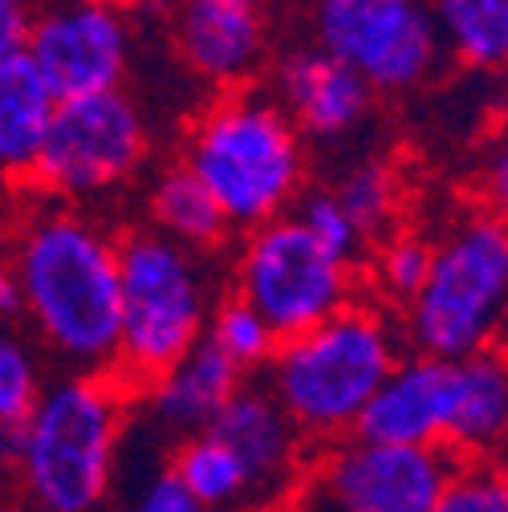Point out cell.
Returning <instances> with one entry per match:
<instances>
[{"mask_svg":"<svg viewBox=\"0 0 508 512\" xmlns=\"http://www.w3.org/2000/svg\"><path fill=\"white\" fill-rule=\"evenodd\" d=\"M439 447L456 464H496L508 456V346L452 362V399Z\"/></svg>","mask_w":508,"mask_h":512,"instance_id":"obj_15","label":"cell"},{"mask_svg":"<svg viewBox=\"0 0 508 512\" xmlns=\"http://www.w3.org/2000/svg\"><path fill=\"white\" fill-rule=\"evenodd\" d=\"M0 512H45V508H33V504H25V500L9 496V500H0Z\"/></svg>","mask_w":508,"mask_h":512,"instance_id":"obj_33","label":"cell"},{"mask_svg":"<svg viewBox=\"0 0 508 512\" xmlns=\"http://www.w3.org/2000/svg\"><path fill=\"white\" fill-rule=\"evenodd\" d=\"M313 45L350 66L370 94H411L443 66L431 0H313Z\"/></svg>","mask_w":508,"mask_h":512,"instance_id":"obj_10","label":"cell"},{"mask_svg":"<svg viewBox=\"0 0 508 512\" xmlns=\"http://www.w3.org/2000/svg\"><path fill=\"white\" fill-rule=\"evenodd\" d=\"M443 57L476 74H496L508 53V0H431Z\"/></svg>","mask_w":508,"mask_h":512,"instance_id":"obj_21","label":"cell"},{"mask_svg":"<svg viewBox=\"0 0 508 512\" xmlns=\"http://www.w3.org/2000/svg\"><path fill=\"white\" fill-rule=\"evenodd\" d=\"M289 216H293L317 244H322L326 252H334L338 261L362 269V256L370 252V244L358 236V228L350 224V216L338 208V200H334L330 187H305L301 200L293 204Z\"/></svg>","mask_w":508,"mask_h":512,"instance_id":"obj_26","label":"cell"},{"mask_svg":"<svg viewBox=\"0 0 508 512\" xmlns=\"http://www.w3.org/2000/svg\"><path fill=\"white\" fill-rule=\"evenodd\" d=\"M358 289V265L326 252L293 216L240 232L228 269V293L257 309L277 342L322 326L326 317L358 301Z\"/></svg>","mask_w":508,"mask_h":512,"instance_id":"obj_7","label":"cell"},{"mask_svg":"<svg viewBox=\"0 0 508 512\" xmlns=\"http://www.w3.org/2000/svg\"><path fill=\"white\" fill-rule=\"evenodd\" d=\"M456 460L443 447L338 439L313 447L285 508L293 512H427Z\"/></svg>","mask_w":508,"mask_h":512,"instance_id":"obj_9","label":"cell"},{"mask_svg":"<svg viewBox=\"0 0 508 512\" xmlns=\"http://www.w3.org/2000/svg\"><path fill=\"white\" fill-rule=\"evenodd\" d=\"M411 354L460 362L500 346L508 330V220L484 204L431 240V269L399 313Z\"/></svg>","mask_w":508,"mask_h":512,"instance_id":"obj_6","label":"cell"},{"mask_svg":"<svg viewBox=\"0 0 508 512\" xmlns=\"http://www.w3.org/2000/svg\"><path fill=\"white\" fill-rule=\"evenodd\" d=\"M70 5H94V9H114L122 17H135L151 5H163V0H70Z\"/></svg>","mask_w":508,"mask_h":512,"instance_id":"obj_32","label":"cell"},{"mask_svg":"<svg viewBox=\"0 0 508 512\" xmlns=\"http://www.w3.org/2000/svg\"><path fill=\"white\" fill-rule=\"evenodd\" d=\"M407 354L399 313L358 297L322 326L285 338L261 387L309 447H330L354 435L358 415Z\"/></svg>","mask_w":508,"mask_h":512,"instance_id":"obj_2","label":"cell"},{"mask_svg":"<svg viewBox=\"0 0 508 512\" xmlns=\"http://www.w3.org/2000/svg\"><path fill=\"white\" fill-rule=\"evenodd\" d=\"M118 297L122 334L114 378L139 399L163 370L204 342L224 293L216 289L212 256L187 252L151 228H131L118 236Z\"/></svg>","mask_w":508,"mask_h":512,"instance_id":"obj_5","label":"cell"},{"mask_svg":"<svg viewBox=\"0 0 508 512\" xmlns=\"http://www.w3.org/2000/svg\"><path fill=\"white\" fill-rule=\"evenodd\" d=\"M151 159V122L131 90L57 102L29 183L49 200L82 204L135 179Z\"/></svg>","mask_w":508,"mask_h":512,"instance_id":"obj_8","label":"cell"},{"mask_svg":"<svg viewBox=\"0 0 508 512\" xmlns=\"http://www.w3.org/2000/svg\"><path fill=\"white\" fill-rule=\"evenodd\" d=\"M427 512H508L496 464H456Z\"/></svg>","mask_w":508,"mask_h":512,"instance_id":"obj_27","label":"cell"},{"mask_svg":"<svg viewBox=\"0 0 508 512\" xmlns=\"http://www.w3.org/2000/svg\"><path fill=\"white\" fill-rule=\"evenodd\" d=\"M167 37L200 86L244 90L273 53L269 0H167Z\"/></svg>","mask_w":508,"mask_h":512,"instance_id":"obj_12","label":"cell"},{"mask_svg":"<svg viewBox=\"0 0 508 512\" xmlns=\"http://www.w3.org/2000/svg\"><path fill=\"white\" fill-rule=\"evenodd\" d=\"M330 191H334L338 208L350 216V224L358 228V236L370 248L395 232L399 212H403V183H399V171L387 159L354 163Z\"/></svg>","mask_w":508,"mask_h":512,"instance_id":"obj_22","label":"cell"},{"mask_svg":"<svg viewBox=\"0 0 508 512\" xmlns=\"http://www.w3.org/2000/svg\"><path fill=\"white\" fill-rule=\"evenodd\" d=\"M167 472L196 496L204 512H269L240 456L212 431L175 439L167 452Z\"/></svg>","mask_w":508,"mask_h":512,"instance_id":"obj_20","label":"cell"},{"mask_svg":"<svg viewBox=\"0 0 508 512\" xmlns=\"http://www.w3.org/2000/svg\"><path fill=\"white\" fill-rule=\"evenodd\" d=\"M25 57L57 102L126 90L135 66V25L114 9L49 0L33 13Z\"/></svg>","mask_w":508,"mask_h":512,"instance_id":"obj_11","label":"cell"},{"mask_svg":"<svg viewBox=\"0 0 508 512\" xmlns=\"http://www.w3.org/2000/svg\"><path fill=\"white\" fill-rule=\"evenodd\" d=\"M135 395L114 374H57L21 431L9 476L17 500L45 512H102L114 492Z\"/></svg>","mask_w":508,"mask_h":512,"instance_id":"obj_3","label":"cell"},{"mask_svg":"<svg viewBox=\"0 0 508 512\" xmlns=\"http://www.w3.org/2000/svg\"><path fill=\"white\" fill-rule=\"evenodd\" d=\"M448 399H452V362L407 354L358 415L354 435L370 443L439 447L443 423H448Z\"/></svg>","mask_w":508,"mask_h":512,"instance_id":"obj_16","label":"cell"},{"mask_svg":"<svg viewBox=\"0 0 508 512\" xmlns=\"http://www.w3.org/2000/svg\"><path fill=\"white\" fill-rule=\"evenodd\" d=\"M5 265L21 285V317L41 350L70 374H114L118 236L82 204L45 200L17 220Z\"/></svg>","mask_w":508,"mask_h":512,"instance_id":"obj_1","label":"cell"},{"mask_svg":"<svg viewBox=\"0 0 508 512\" xmlns=\"http://www.w3.org/2000/svg\"><path fill=\"white\" fill-rule=\"evenodd\" d=\"M244 382L248 378L204 338L192 354H183L171 370H163L135 403L147 407L155 427H163L175 439H187L196 431H208Z\"/></svg>","mask_w":508,"mask_h":512,"instance_id":"obj_17","label":"cell"},{"mask_svg":"<svg viewBox=\"0 0 508 512\" xmlns=\"http://www.w3.org/2000/svg\"><path fill=\"white\" fill-rule=\"evenodd\" d=\"M45 366L33 338L0 326V431H21L45 391Z\"/></svg>","mask_w":508,"mask_h":512,"instance_id":"obj_25","label":"cell"},{"mask_svg":"<svg viewBox=\"0 0 508 512\" xmlns=\"http://www.w3.org/2000/svg\"><path fill=\"white\" fill-rule=\"evenodd\" d=\"M131 512H204V508L196 504V496L187 492V488L167 472V464H163V468L143 484V492L135 496Z\"/></svg>","mask_w":508,"mask_h":512,"instance_id":"obj_29","label":"cell"},{"mask_svg":"<svg viewBox=\"0 0 508 512\" xmlns=\"http://www.w3.org/2000/svg\"><path fill=\"white\" fill-rule=\"evenodd\" d=\"M269 94L293 122V131L305 143L322 147H338L350 135H358L374 110L370 86L313 41L289 45L273 61Z\"/></svg>","mask_w":508,"mask_h":512,"instance_id":"obj_13","label":"cell"},{"mask_svg":"<svg viewBox=\"0 0 508 512\" xmlns=\"http://www.w3.org/2000/svg\"><path fill=\"white\" fill-rule=\"evenodd\" d=\"M496 78H500V86H504V94H508V53H504L500 66H496Z\"/></svg>","mask_w":508,"mask_h":512,"instance_id":"obj_35","label":"cell"},{"mask_svg":"<svg viewBox=\"0 0 508 512\" xmlns=\"http://www.w3.org/2000/svg\"><path fill=\"white\" fill-rule=\"evenodd\" d=\"M480 204L508 220V118L492 131L480 163Z\"/></svg>","mask_w":508,"mask_h":512,"instance_id":"obj_28","label":"cell"},{"mask_svg":"<svg viewBox=\"0 0 508 512\" xmlns=\"http://www.w3.org/2000/svg\"><path fill=\"white\" fill-rule=\"evenodd\" d=\"M496 472H500V488H504V500H508V456L496 460Z\"/></svg>","mask_w":508,"mask_h":512,"instance_id":"obj_34","label":"cell"},{"mask_svg":"<svg viewBox=\"0 0 508 512\" xmlns=\"http://www.w3.org/2000/svg\"><path fill=\"white\" fill-rule=\"evenodd\" d=\"M53 110L57 98L25 49L0 57V179L5 183H29Z\"/></svg>","mask_w":508,"mask_h":512,"instance_id":"obj_18","label":"cell"},{"mask_svg":"<svg viewBox=\"0 0 508 512\" xmlns=\"http://www.w3.org/2000/svg\"><path fill=\"white\" fill-rule=\"evenodd\" d=\"M0 261H5V244H0Z\"/></svg>","mask_w":508,"mask_h":512,"instance_id":"obj_37","label":"cell"},{"mask_svg":"<svg viewBox=\"0 0 508 512\" xmlns=\"http://www.w3.org/2000/svg\"><path fill=\"white\" fill-rule=\"evenodd\" d=\"M9 496H13V492H9V484H5V480H0V500H9Z\"/></svg>","mask_w":508,"mask_h":512,"instance_id":"obj_36","label":"cell"},{"mask_svg":"<svg viewBox=\"0 0 508 512\" xmlns=\"http://www.w3.org/2000/svg\"><path fill=\"white\" fill-rule=\"evenodd\" d=\"M427 269H431V240L411 228H395L391 236H383L370 248L374 301L391 313H403L423 289Z\"/></svg>","mask_w":508,"mask_h":512,"instance_id":"obj_23","label":"cell"},{"mask_svg":"<svg viewBox=\"0 0 508 512\" xmlns=\"http://www.w3.org/2000/svg\"><path fill=\"white\" fill-rule=\"evenodd\" d=\"M273 512H293V508H273Z\"/></svg>","mask_w":508,"mask_h":512,"instance_id":"obj_38","label":"cell"},{"mask_svg":"<svg viewBox=\"0 0 508 512\" xmlns=\"http://www.w3.org/2000/svg\"><path fill=\"white\" fill-rule=\"evenodd\" d=\"M208 431L240 456L269 512L289 504L313 447L301 439V431L289 423V415L277 407V399L261 382H244L212 419Z\"/></svg>","mask_w":508,"mask_h":512,"instance_id":"obj_14","label":"cell"},{"mask_svg":"<svg viewBox=\"0 0 508 512\" xmlns=\"http://www.w3.org/2000/svg\"><path fill=\"white\" fill-rule=\"evenodd\" d=\"M33 13H37V0H0V57L25 49Z\"/></svg>","mask_w":508,"mask_h":512,"instance_id":"obj_30","label":"cell"},{"mask_svg":"<svg viewBox=\"0 0 508 512\" xmlns=\"http://www.w3.org/2000/svg\"><path fill=\"white\" fill-rule=\"evenodd\" d=\"M21 322V285L9 273V265L0 261V326Z\"/></svg>","mask_w":508,"mask_h":512,"instance_id":"obj_31","label":"cell"},{"mask_svg":"<svg viewBox=\"0 0 508 512\" xmlns=\"http://www.w3.org/2000/svg\"><path fill=\"white\" fill-rule=\"evenodd\" d=\"M204 338H208L248 382H252V374H265V366L273 362V354H277V346H281L277 334L269 330L265 317L252 309V305H244L240 297H232V293H224V297L216 301Z\"/></svg>","mask_w":508,"mask_h":512,"instance_id":"obj_24","label":"cell"},{"mask_svg":"<svg viewBox=\"0 0 508 512\" xmlns=\"http://www.w3.org/2000/svg\"><path fill=\"white\" fill-rule=\"evenodd\" d=\"M147 228L200 256L224 252L232 244V224L208 196V187L179 159L159 167L147 187Z\"/></svg>","mask_w":508,"mask_h":512,"instance_id":"obj_19","label":"cell"},{"mask_svg":"<svg viewBox=\"0 0 508 512\" xmlns=\"http://www.w3.org/2000/svg\"><path fill=\"white\" fill-rule=\"evenodd\" d=\"M179 163L208 187L232 232L289 216L309 171L305 139L261 86L216 94L187 122Z\"/></svg>","mask_w":508,"mask_h":512,"instance_id":"obj_4","label":"cell"}]
</instances>
